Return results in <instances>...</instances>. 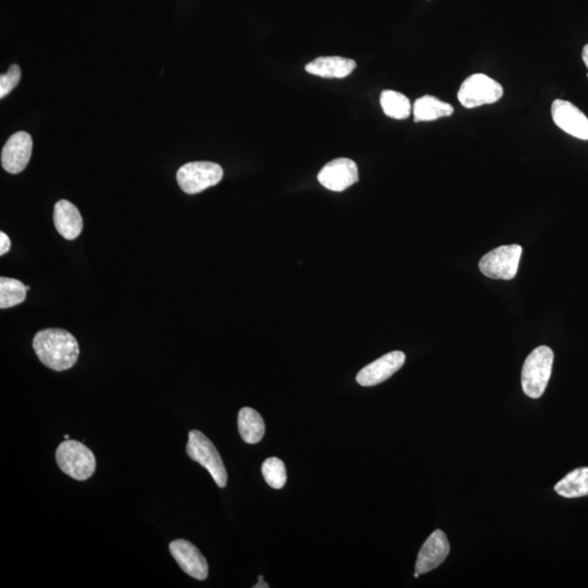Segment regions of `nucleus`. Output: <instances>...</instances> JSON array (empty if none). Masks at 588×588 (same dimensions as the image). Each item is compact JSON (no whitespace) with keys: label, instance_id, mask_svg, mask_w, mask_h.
Listing matches in <instances>:
<instances>
[{"label":"nucleus","instance_id":"obj_1","mask_svg":"<svg viewBox=\"0 0 588 588\" xmlns=\"http://www.w3.org/2000/svg\"><path fill=\"white\" fill-rule=\"evenodd\" d=\"M33 349L45 367L63 372L77 363L80 347L70 332L60 328H49L36 333Z\"/></svg>","mask_w":588,"mask_h":588},{"label":"nucleus","instance_id":"obj_2","mask_svg":"<svg viewBox=\"0 0 588 588\" xmlns=\"http://www.w3.org/2000/svg\"><path fill=\"white\" fill-rule=\"evenodd\" d=\"M553 350L540 346L527 358L522 369V388L529 398L538 399L544 395L552 376Z\"/></svg>","mask_w":588,"mask_h":588},{"label":"nucleus","instance_id":"obj_3","mask_svg":"<svg viewBox=\"0 0 588 588\" xmlns=\"http://www.w3.org/2000/svg\"><path fill=\"white\" fill-rule=\"evenodd\" d=\"M56 461L63 473L77 481L92 478L97 470V459L86 444L66 439L56 450Z\"/></svg>","mask_w":588,"mask_h":588},{"label":"nucleus","instance_id":"obj_4","mask_svg":"<svg viewBox=\"0 0 588 588\" xmlns=\"http://www.w3.org/2000/svg\"><path fill=\"white\" fill-rule=\"evenodd\" d=\"M187 453L191 459L202 465L211 475L219 489H225L228 473L219 450L202 432L191 431L187 444Z\"/></svg>","mask_w":588,"mask_h":588},{"label":"nucleus","instance_id":"obj_5","mask_svg":"<svg viewBox=\"0 0 588 588\" xmlns=\"http://www.w3.org/2000/svg\"><path fill=\"white\" fill-rule=\"evenodd\" d=\"M502 95L503 89L494 79L483 73H475L461 84L458 99L463 107L472 109L497 103Z\"/></svg>","mask_w":588,"mask_h":588},{"label":"nucleus","instance_id":"obj_6","mask_svg":"<svg viewBox=\"0 0 588 588\" xmlns=\"http://www.w3.org/2000/svg\"><path fill=\"white\" fill-rule=\"evenodd\" d=\"M224 177V171L219 163L193 162L179 168L177 182L183 192L198 194L219 184Z\"/></svg>","mask_w":588,"mask_h":588},{"label":"nucleus","instance_id":"obj_7","mask_svg":"<svg viewBox=\"0 0 588 588\" xmlns=\"http://www.w3.org/2000/svg\"><path fill=\"white\" fill-rule=\"evenodd\" d=\"M522 251L518 245L497 247L481 259V272L491 279L511 280L518 273Z\"/></svg>","mask_w":588,"mask_h":588},{"label":"nucleus","instance_id":"obj_8","mask_svg":"<svg viewBox=\"0 0 588 588\" xmlns=\"http://www.w3.org/2000/svg\"><path fill=\"white\" fill-rule=\"evenodd\" d=\"M317 179L322 187L342 192L359 182L357 163L349 158H337L322 169Z\"/></svg>","mask_w":588,"mask_h":588},{"label":"nucleus","instance_id":"obj_9","mask_svg":"<svg viewBox=\"0 0 588 588\" xmlns=\"http://www.w3.org/2000/svg\"><path fill=\"white\" fill-rule=\"evenodd\" d=\"M169 550L180 568L193 579L204 581L209 576V565L198 547L189 540L176 539L169 545Z\"/></svg>","mask_w":588,"mask_h":588},{"label":"nucleus","instance_id":"obj_10","mask_svg":"<svg viewBox=\"0 0 588 588\" xmlns=\"http://www.w3.org/2000/svg\"><path fill=\"white\" fill-rule=\"evenodd\" d=\"M553 120L565 134L588 140V118L568 100L555 99L552 105Z\"/></svg>","mask_w":588,"mask_h":588},{"label":"nucleus","instance_id":"obj_11","mask_svg":"<svg viewBox=\"0 0 588 588\" xmlns=\"http://www.w3.org/2000/svg\"><path fill=\"white\" fill-rule=\"evenodd\" d=\"M33 141L28 132L20 131L9 137L2 152V166L9 173H23L31 160Z\"/></svg>","mask_w":588,"mask_h":588},{"label":"nucleus","instance_id":"obj_12","mask_svg":"<svg viewBox=\"0 0 588 588\" xmlns=\"http://www.w3.org/2000/svg\"><path fill=\"white\" fill-rule=\"evenodd\" d=\"M405 362L406 354L404 352L387 353L384 357L376 359V361L359 370L357 375L358 384L363 387H372L384 383L392 375L398 372L404 367Z\"/></svg>","mask_w":588,"mask_h":588},{"label":"nucleus","instance_id":"obj_13","mask_svg":"<svg viewBox=\"0 0 588 588\" xmlns=\"http://www.w3.org/2000/svg\"><path fill=\"white\" fill-rule=\"evenodd\" d=\"M449 553L450 544L446 534L441 529H436L422 546L417 555L415 571L421 575L438 568L447 559Z\"/></svg>","mask_w":588,"mask_h":588},{"label":"nucleus","instance_id":"obj_14","mask_svg":"<svg viewBox=\"0 0 588 588\" xmlns=\"http://www.w3.org/2000/svg\"><path fill=\"white\" fill-rule=\"evenodd\" d=\"M54 224L57 231L69 241L76 240L83 230L80 211L67 200H61L56 203Z\"/></svg>","mask_w":588,"mask_h":588},{"label":"nucleus","instance_id":"obj_15","mask_svg":"<svg viewBox=\"0 0 588 588\" xmlns=\"http://www.w3.org/2000/svg\"><path fill=\"white\" fill-rule=\"evenodd\" d=\"M357 62L339 56L319 57L307 63L305 71L325 79H343L356 70Z\"/></svg>","mask_w":588,"mask_h":588},{"label":"nucleus","instance_id":"obj_16","mask_svg":"<svg viewBox=\"0 0 588 588\" xmlns=\"http://www.w3.org/2000/svg\"><path fill=\"white\" fill-rule=\"evenodd\" d=\"M453 113L454 109L452 105L444 103L432 95H425V97L416 99L413 106L415 123H425V121L427 123V121L452 116Z\"/></svg>","mask_w":588,"mask_h":588},{"label":"nucleus","instance_id":"obj_17","mask_svg":"<svg viewBox=\"0 0 588 588\" xmlns=\"http://www.w3.org/2000/svg\"><path fill=\"white\" fill-rule=\"evenodd\" d=\"M238 428H239L241 438L247 443H257L265 435L263 417L251 407H243L240 410L239 415H238Z\"/></svg>","mask_w":588,"mask_h":588},{"label":"nucleus","instance_id":"obj_18","mask_svg":"<svg viewBox=\"0 0 588 588\" xmlns=\"http://www.w3.org/2000/svg\"><path fill=\"white\" fill-rule=\"evenodd\" d=\"M555 491L565 498L588 496V466L572 471L555 486Z\"/></svg>","mask_w":588,"mask_h":588},{"label":"nucleus","instance_id":"obj_19","mask_svg":"<svg viewBox=\"0 0 588 588\" xmlns=\"http://www.w3.org/2000/svg\"><path fill=\"white\" fill-rule=\"evenodd\" d=\"M380 105L386 116L392 119L404 120L409 118L412 111L410 99L406 95L386 89L380 95Z\"/></svg>","mask_w":588,"mask_h":588},{"label":"nucleus","instance_id":"obj_20","mask_svg":"<svg viewBox=\"0 0 588 588\" xmlns=\"http://www.w3.org/2000/svg\"><path fill=\"white\" fill-rule=\"evenodd\" d=\"M26 285L17 279L0 278V307L10 309L23 303L26 298Z\"/></svg>","mask_w":588,"mask_h":588},{"label":"nucleus","instance_id":"obj_21","mask_svg":"<svg viewBox=\"0 0 588 588\" xmlns=\"http://www.w3.org/2000/svg\"><path fill=\"white\" fill-rule=\"evenodd\" d=\"M262 474L265 481L275 490H282L287 483V470L282 460L269 458L262 465Z\"/></svg>","mask_w":588,"mask_h":588},{"label":"nucleus","instance_id":"obj_22","mask_svg":"<svg viewBox=\"0 0 588 588\" xmlns=\"http://www.w3.org/2000/svg\"><path fill=\"white\" fill-rule=\"evenodd\" d=\"M21 79V69L18 65L10 66L6 74L0 77V98H4L18 86Z\"/></svg>","mask_w":588,"mask_h":588},{"label":"nucleus","instance_id":"obj_23","mask_svg":"<svg viewBox=\"0 0 588 588\" xmlns=\"http://www.w3.org/2000/svg\"><path fill=\"white\" fill-rule=\"evenodd\" d=\"M12 247V241H10L8 236L5 232H0V256H5Z\"/></svg>","mask_w":588,"mask_h":588},{"label":"nucleus","instance_id":"obj_24","mask_svg":"<svg viewBox=\"0 0 588 588\" xmlns=\"http://www.w3.org/2000/svg\"><path fill=\"white\" fill-rule=\"evenodd\" d=\"M582 58L588 69V44L584 46V49H583Z\"/></svg>","mask_w":588,"mask_h":588},{"label":"nucleus","instance_id":"obj_25","mask_svg":"<svg viewBox=\"0 0 588 588\" xmlns=\"http://www.w3.org/2000/svg\"><path fill=\"white\" fill-rule=\"evenodd\" d=\"M258 580H259L258 584H257V585H254V586H253L254 588H261V587L268 588V587H269V585L267 584V583L263 581V576H262V575H259Z\"/></svg>","mask_w":588,"mask_h":588},{"label":"nucleus","instance_id":"obj_26","mask_svg":"<svg viewBox=\"0 0 588 588\" xmlns=\"http://www.w3.org/2000/svg\"><path fill=\"white\" fill-rule=\"evenodd\" d=\"M65 439H69V435H65Z\"/></svg>","mask_w":588,"mask_h":588}]
</instances>
